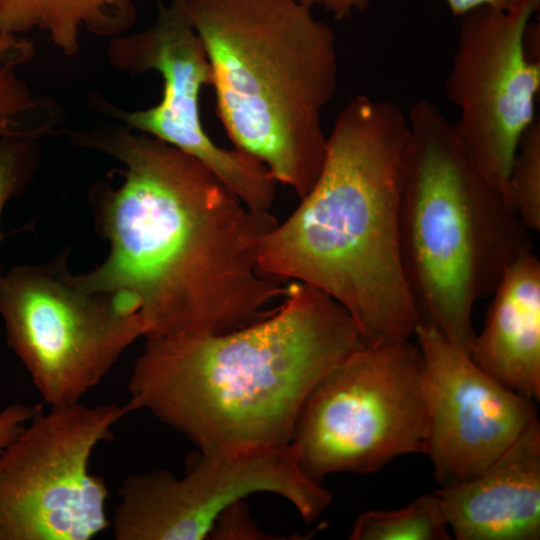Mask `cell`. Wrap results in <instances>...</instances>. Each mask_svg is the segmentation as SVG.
Masks as SVG:
<instances>
[{
  "instance_id": "cell-1",
  "label": "cell",
  "mask_w": 540,
  "mask_h": 540,
  "mask_svg": "<svg viewBox=\"0 0 540 540\" xmlns=\"http://www.w3.org/2000/svg\"><path fill=\"white\" fill-rule=\"evenodd\" d=\"M68 134L125 167L118 187L93 189L110 250L76 279L135 302L145 338L241 328L286 295L288 283L258 266L262 242L278 223L269 211L246 206L195 157L125 125Z\"/></svg>"
},
{
  "instance_id": "cell-2",
  "label": "cell",
  "mask_w": 540,
  "mask_h": 540,
  "mask_svg": "<svg viewBox=\"0 0 540 540\" xmlns=\"http://www.w3.org/2000/svg\"><path fill=\"white\" fill-rule=\"evenodd\" d=\"M145 339L128 382L134 411L201 452L230 454L290 444L315 384L364 344L338 302L298 281L276 311L244 327Z\"/></svg>"
},
{
  "instance_id": "cell-3",
  "label": "cell",
  "mask_w": 540,
  "mask_h": 540,
  "mask_svg": "<svg viewBox=\"0 0 540 540\" xmlns=\"http://www.w3.org/2000/svg\"><path fill=\"white\" fill-rule=\"evenodd\" d=\"M408 117L358 95L327 136L322 170L293 213L264 238L260 271L323 291L364 344L410 339L420 318L400 256L398 203Z\"/></svg>"
},
{
  "instance_id": "cell-4",
  "label": "cell",
  "mask_w": 540,
  "mask_h": 540,
  "mask_svg": "<svg viewBox=\"0 0 540 540\" xmlns=\"http://www.w3.org/2000/svg\"><path fill=\"white\" fill-rule=\"evenodd\" d=\"M234 148L300 199L327 153L322 112L338 80L333 30L297 0H186Z\"/></svg>"
},
{
  "instance_id": "cell-5",
  "label": "cell",
  "mask_w": 540,
  "mask_h": 540,
  "mask_svg": "<svg viewBox=\"0 0 540 540\" xmlns=\"http://www.w3.org/2000/svg\"><path fill=\"white\" fill-rule=\"evenodd\" d=\"M398 203L405 280L420 318L467 352L475 303L532 251L528 229L435 103L408 116Z\"/></svg>"
},
{
  "instance_id": "cell-6",
  "label": "cell",
  "mask_w": 540,
  "mask_h": 540,
  "mask_svg": "<svg viewBox=\"0 0 540 540\" xmlns=\"http://www.w3.org/2000/svg\"><path fill=\"white\" fill-rule=\"evenodd\" d=\"M427 425L417 343L363 344L315 384L290 443L302 471L319 482L332 473H372L399 456L424 454Z\"/></svg>"
},
{
  "instance_id": "cell-7",
  "label": "cell",
  "mask_w": 540,
  "mask_h": 540,
  "mask_svg": "<svg viewBox=\"0 0 540 540\" xmlns=\"http://www.w3.org/2000/svg\"><path fill=\"white\" fill-rule=\"evenodd\" d=\"M7 343L51 406L80 402L145 326L131 300L83 287L60 259L0 278Z\"/></svg>"
},
{
  "instance_id": "cell-8",
  "label": "cell",
  "mask_w": 540,
  "mask_h": 540,
  "mask_svg": "<svg viewBox=\"0 0 540 540\" xmlns=\"http://www.w3.org/2000/svg\"><path fill=\"white\" fill-rule=\"evenodd\" d=\"M132 405L40 406L0 452V540H89L110 526L94 449Z\"/></svg>"
},
{
  "instance_id": "cell-9",
  "label": "cell",
  "mask_w": 540,
  "mask_h": 540,
  "mask_svg": "<svg viewBox=\"0 0 540 540\" xmlns=\"http://www.w3.org/2000/svg\"><path fill=\"white\" fill-rule=\"evenodd\" d=\"M540 0L512 10L482 7L460 17L446 92L459 109L456 131L471 156L509 197V173L519 141L535 121L540 90Z\"/></svg>"
},
{
  "instance_id": "cell-10",
  "label": "cell",
  "mask_w": 540,
  "mask_h": 540,
  "mask_svg": "<svg viewBox=\"0 0 540 540\" xmlns=\"http://www.w3.org/2000/svg\"><path fill=\"white\" fill-rule=\"evenodd\" d=\"M107 55L119 71L158 72L163 81L162 98L155 106L126 111L98 96L90 100L94 109L195 157L246 206L269 211L277 182L268 169L235 148L218 146L203 127L200 94L203 87L211 86L212 74L187 14L186 0H170L161 6L148 28L113 37Z\"/></svg>"
},
{
  "instance_id": "cell-11",
  "label": "cell",
  "mask_w": 540,
  "mask_h": 540,
  "mask_svg": "<svg viewBox=\"0 0 540 540\" xmlns=\"http://www.w3.org/2000/svg\"><path fill=\"white\" fill-rule=\"evenodd\" d=\"M259 492L287 499L307 522L326 510L331 493L300 468L290 444L247 453H204L176 478L165 470L131 475L112 517L116 540H200L233 504Z\"/></svg>"
},
{
  "instance_id": "cell-12",
  "label": "cell",
  "mask_w": 540,
  "mask_h": 540,
  "mask_svg": "<svg viewBox=\"0 0 540 540\" xmlns=\"http://www.w3.org/2000/svg\"><path fill=\"white\" fill-rule=\"evenodd\" d=\"M414 335L425 372L427 437L424 454L441 487L486 469L535 420V401L483 371L436 327Z\"/></svg>"
},
{
  "instance_id": "cell-13",
  "label": "cell",
  "mask_w": 540,
  "mask_h": 540,
  "mask_svg": "<svg viewBox=\"0 0 540 540\" xmlns=\"http://www.w3.org/2000/svg\"><path fill=\"white\" fill-rule=\"evenodd\" d=\"M435 492L457 540H538L539 420L482 472Z\"/></svg>"
},
{
  "instance_id": "cell-14",
  "label": "cell",
  "mask_w": 540,
  "mask_h": 540,
  "mask_svg": "<svg viewBox=\"0 0 540 540\" xmlns=\"http://www.w3.org/2000/svg\"><path fill=\"white\" fill-rule=\"evenodd\" d=\"M485 325L468 349L488 375L534 401L540 399V261L529 251L504 272Z\"/></svg>"
},
{
  "instance_id": "cell-15",
  "label": "cell",
  "mask_w": 540,
  "mask_h": 540,
  "mask_svg": "<svg viewBox=\"0 0 540 540\" xmlns=\"http://www.w3.org/2000/svg\"><path fill=\"white\" fill-rule=\"evenodd\" d=\"M135 20L134 0H4L0 31L12 35L43 31L61 52L72 56L79 51L82 30L113 38Z\"/></svg>"
},
{
  "instance_id": "cell-16",
  "label": "cell",
  "mask_w": 540,
  "mask_h": 540,
  "mask_svg": "<svg viewBox=\"0 0 540 540\" xmlns=\"http://www.w3.org/2000/svg\"><path fill=\"white\" fill-rule=\"evenodd\" d=\"M442 502L434 491L396 510H370L358 515L352 540H449Z\"/></svg>"
},
{
  "instance_id": "cell-17",
  "label": "cell",
  "mask_w": 540,
  "mask_h": 540,
  "mask_svg": "<svg viewBox=\"0 0 540 540\" xmlns=\"http://www.w3.org/2000/svg\"><path fill=\"white\" fill-rule=\"evenodd\" d=\"M16 66L0 65V137L39 138L52 133L61 120L60 108L49 98L34 96Z\"/></svg>"
},
{
  "instance_id": "cell-18",
  "label": "cell",
  "mask_w": 540,
  "mask_h": 540,
  "mask_svg": "<svg viewBox=\"0 0 540 540\" xmlns=\"http://www.w3.org/2000/svg\"><path fill=\"white\" fill-rule=\"evenodd\" d=\"M511 206L530 231L540 230V123L534 121L522 135L509 173Z\"/></svg>"
},
{
  "instance_id": "cell-19",
  "label": "cell",
  "mask_w": 540,
  "mask_h": 540,
  "mask_svg": "<svg viewBox=\"0 0 540 540\" xmlns=\"http://www.w3.org/2000/svg\"><path fill=\"white\" fill-rule=\"evenodd\" d=\"M37 150L36 138L0 137V220L7 202L27 186L36 167ZM2 239L0 231V242ZM3 272L0 267V278Z\"/></svg>"
},
{
  "instance_id": "cell-20",
  "label": "cell",
  "mask_w": 540,
  "mask_h": 540,
  "mask_svg": "<svg viewBox=\"0 0 540 540\" xmlns=\"http://www.w3.org/2000/svg\"><path fill=\"white\" fill-rule=\"evenodd\" d=\"M37 407L14 403L0 411V452L19 435Z\"/></svg>"
},
{
  "instance_id": "cell-21",
  "label": "cell",
  "mask_w": 540,
  "mask_h": 540,
  "mask_svg": "<svg viewBox=\"0 0 540 540\" xmlns=\"http://www.w3.org/2000/svg\"><path fill=\"white\" fill-rule=\"evenodd\" d=\"M4 0H0V14ZM32 45L26 39L17 38L16 35L4 34L0 31V65L14 62L22 64L31 56Z\"/></svg>"
},
{
  "instance_id": "cell-22",
  "label": "cell",
  "mask_w": 540,
  "mask_h": 540,
  "mask_svg": "<svg viewBox=\"0 0 540 540\" xmlns=\"http://www.w3.org/2000/svg\"><path fill=\"white\" fill-rule=\"evenodd\" d=\"M303 5L313 9L320 7L337 19H346L357 12H363L370 0H297Z\"/></svg>"
},
{
  "instance_id": "cell-23",
  "label": "cell",
  "mask_w": 540,
  "mask_h": 540,
  "mask_svg": "<svg viewBox=\"0 0 540 540\" xmlns=\"http://www.w3.org/2000/svg\"><path fill=\"white\" fill-rule=\"evenodd\" d=\"M452 15L461 17L468 12L482 8L499 10H512L520 6L525 0H444Z\"/></svg>"
}]
</instances>
